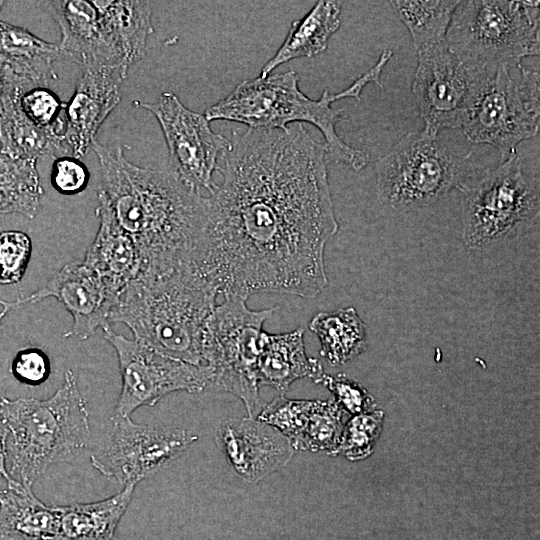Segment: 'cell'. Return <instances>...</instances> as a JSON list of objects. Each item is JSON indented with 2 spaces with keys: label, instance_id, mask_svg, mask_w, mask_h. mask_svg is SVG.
<instances>
[{
  "label": "cell",
  "instance_id": "cell-32",
  "mask_svg": "<svg viewBox=\"0 0 540 540\" xmlns=\"http://www.w3.org/2000/svg\"><path fill=\"white\" fill-rule=\"evenodd\" d=\"M316 383L326 387L339 407L352 416L377 409L375 398L368 390L343 373L334 376L323 373Z\"/></svg>",
  "mask_w": 540,
  "mask_h": 540
},
{
  "label": "cell",
  "instance_id": "cell-8",
  "mask_svg": "<svg viewBox=\"0 0 540 540\" xmlns=\"http://www.w3.org/2000/svg\"><path fill=\"white\" fill-rule=\"evenodd\" d=\"M461 193L463 240L470 249L516 239L539 220V190L516 150L498 166L483 168Z\"/></svg>",
  "mask_w": 540,
  "mask_h": 540
},
{
  "label": "cell",
  "instance_id": "cell-7",
  "mask_svg": "<svg viewBox=\"0 0 540 540\" xmlns=\"http://www.w3.org/2000/svg\"><path fill=\"white\" fill-rule=\"evenodd\" d=\"M463 61L494 70L539 55V1L468 0L456 7L446 35Z\"/></svg>",
  "mask_w": 540,
  "mask_h": 540
},
{
  "label": "cell",
  "instance_id": "cell-35",
  "mask_svg": "<svg viewBox=\"0 0 540 540\" xmlns=\"http://www.w3.org/2000/svg\"><path fill=\"white\" fill-rule=\"evenodd\" d=\"M10 372L17 381L37 386L48 379L51 363L44 351L27 347L16 353L11 362Z\"/></svg>",
  "mask_w": 540,
  "mask_h": 540
},
{
  "label": "cell",
  "instance_id": "cell-3",
  "mask_svg": "<svg viewBox=\"0 0 540 540\" xmlns=\"http://www.w3.org/2000/svg\"><path fill=\"white\" fill-rule=\"evenodd\" d=\"M217 290L192 264L141 275L121 293L109 321L123 323L135 340L168 357L205 366L203 340Z\"/></svg>",
  "mask_w": 540,
  "mask_h": 540
},
{
  "label": "cell",
  "instance_id": "cell-20",
  "mask_svg": "<svg viewBox=\"0 0 540 540\" xmlns=\"http://www.w3.org/2000/svg\"><path fill=\"white\" fill-rule=\"evenodd\" d=\"M304 329L270 334L262 331L257 363L259 386H270L284 395L290 385L302 378L315 383L324 373L321 362L308 357L304 345Z\"/></svg>",
  "mask_w": 540,
  "mask_h": 540
},
{
  "label": "cell",
  "instance_id": "cell-41",
  "mask_svg": "<svg viewBox=\"0 0 540 540\" xmlns=\"http://www.w3.org/2000/svg\"><path fill=\"white\" fill-rule=\"evenodd\" d=\"M0 477H2L1 474H0Z\"/></svg>",
  "mask_w": 540,
  "mask_h": 540
},
{
  "label": "cell",
  "instance_id": "cell-16",
  "mask_svg": "<svg viewBox=\"0 0 540 540\" xmlns=\"http://www.w3.org/2000/svg\"><path fill=\"white\" fill-rule=\"evenodd\" d=\"M215 442L233 472L251 484L284 467L295 451L280 431L252 417L223 421Z\"/></svg>",
  "mask_w": 540,
  "mask_h": 540
},
{
  "label": "cell",
  "instance_id": "cell-13",
  "mask_svg": "<svg viewBox=\"0 0 540 540\" xmlns=\"http://www.w3.org/2000/svg\"><path fill=\"white\" fill-rule=\"evenodd\" d=\"M150 111L162 129L172 172L187 186L213 190L212 176L230 139L215 133L204 115L188 109L172 92H164L154 103L135 101Z\"/></svg>",
  "mask_w": 540,
  "mask_h": 540
},
{
  "label": "cell",
  "instance_id": "cell-29",
  "mask_svg": "<svg viewBox=\"0 0 540 540\" xmlns=\"http://www.w3.org/2000/svg\"><path fill=\"white\" fill-rule=\"evenodd\" d=\"M408 29L416 51L446 42L453 13L460 1H390Z\"/></svg>",
  "mask_w": 540,
  "mask_h": 540
},
{
  "label": "cell",
  "instance_id": "cell-5",
  "mask_svg": "<svg viewBox=\"0 0 540 540\" xmlns=\"http://www.w3.org/2000/svg\"><path fill=\"white\" fill-rule=\"evenodd\" d=\"M334 101L336 94L327 89L318 100L308 98L299 89L298 74L289 70L242 81L228 96L210 106L204 116L209 122L228 120L253 129H285L289 124L307 122L323 134L329 159L359 171L368 164L369 155L338 135L336 125L347 115L331 106Z\"/></svg>",
  "mask_w": 540,
  "mask_h": 540
},
{
  "label": "cell",
  "instance_id": "cell-37",
  "mask_svg": "<svg viewBox=\"0 0 540 540\" xmlns=\"http://www.w3.org/2000/svg\"><path fill=\"white\" fill-rule=\"evenodd\" d=\"M29 89L25 82L0 63V113Z\"/></svg>",
  "mask_w": 540,
  "mask_h": 540
},
{
  "label": "cell",
  "instance_id": "cell-9",
  "mask_svg": "<svg viewBox=\"0 0 540 540\" xmlns=\"http://www.w3.org/2000/svg\"><path fill=\"white\" fill-rule=\"evenodd\" d=\"M276 308L252 310L245 298L224 297L204 333L203 355L205 366L212 370L211 385L238 397L252 418L260 410L257 363L263 324Z\"/></svg>",
  "mask_w": 540,
  "mask_h": 540
},
{
  "label": "cell",
  "instance_id": "cell-39",
  "mask_svg": "<svg viewBox=\"0 0 540 540\" xmlns=\"http://www.w3.org/2000/svg\"><path fill=\"white\" fill-rule=\"evenodd\" d=\"M9 312L6 308H3L0 312V321L5 317V315Z\"/></svg>",
  "mask_w": 540,
  "mask_h": 540
},
{
  "label": "cell",
  "instance_id": "cell-6",
  "mask_svg": "<svg viewBox=\"0 0 540 540\" xmlns=\"http://www.w3.org/2000/svg\"><path fill=\"white\" fill-rule=\"evenodd\" d=\"M482 169L471 153H455L438 135L410 132L376 161L377 194L394 210H418L462 191Z\"/></svg>",
  "mask_w": 540,
  "mask_h": 540
},
{
  "label": "cell",
  "instance_id": "cell-11",
  "mask_svg": "<svg viewBox=\"0 0 540 540\" xmlns=\"http://www.w3.org/2000/svg\"><path fill=\"white\" fill-rule=\"evenodd\" d=\"M417 58L412 92L424 121L422 131L437 136L462 128L493 70L463 61L447 41L418 50Z\"/></svg>",
  "mask_w": 540,
  "mask_h": 540
},
{
  "label": "cell",
  "instance_id": "cell-27",
  "mask_svg": "<svg viewBox=\"0 0 540 540\" xmlns=\"http://www.w3.org/2000/svg\"><path fill=\"white\" fill-rule=\"evenodd\" d=\"M309 329L319 338L320 355L331 365H343L367 349L366 326L354 307L318 312Z\"/></svg>",
  "mask_w": 540,
  "mask_h": 540
},
{
  "label": "cell",
  "instance_id": "cell-21",
  "mask_svg": "<svg viewBox=\"0 0 540 540\" xmlns=\"http://www.w3.org/2000/svg\"><path fill=\"white\" fill-rule=\"evenodd\" d=\"M95 3L109 50L121 65L130 68L144 57L148 38L153 33L150 2L100 0Z\"/></svg>",
  "mask_w": 540,
  "mask_h": 540
},
{
  "label": "cell",
  "instance_id": "cell-33",
  "mask_svg": "<svg viewBox=\"0 0 540 540\" xmlns=\"http://www.w3.org/2000/svg\"><path fill=\"white\" fill-rule=\"evenodd\" d=\"M20 107L27 118L39 127L65 128L64 119L60 118L65 103L45 86L33 87L24 92L20 98Z\"/></svg>",
  "mask_w": 540,
  "mask_h": 540
},
{
  "label": "cell",
  "instance_id": "cell-25",
  "mask_svg": "<svg viewBox=\"0 0 540 540\" xmlns=\"http://www.w3.org/2000/svg\"><path fill=\"white\" fill-rule=\"evenodd\" d=\"M136 485L92 503L56 506L58 530L53 540H111L126 512Z\"/></svg>",
  "mask_w": 540,
  "mask_h": 540
},
{
  "label": "cell",
  "instance_id": "cell-24",
  "mask_svg": "<svg viewBox=\"0 0 540 540\" xmlns=\"http://www.w3.org/2000/svg\"><path fill=\"white\" fill-rule=\"evenodd\" d=\"M341 2L321 0L302 18L293 21L289 32L274 56L261 69L266 77L283 63L311 58L327 49L330 37L341 24Z\"/></svg>",
  "mask_w": 540,
  "mask_h": 540
},
{
  "label": "cell",
  "instance_id": "cell-34",
  "mask_svg": "<svg viewBox=\"0 0 540 540\" xmlns=\"http://www.w3.org/2000/svg\"><path fill=\"white\" fill-rule=\"evenodd\" d=\"M90 174L81 159L73 156L55 158L50 181L53 188L62 195H75L84 191L89 183Z\"/></svg>",
  "mask_w": 540,
  "mask_h": 540
},
{
  "label": "cell",
  "instance_id": "cell-1",
  "mask_svg": "<svg viewBox=\"0 0 540 540\" xmlns=\"http://www.w3.org/2000/svg\"><path fill=\"white\" fill-rule=\"evenodd\" d=\"M230 141L192 265L224 297H316L328 285L325 246L338 231L324 143L301 123L248 128Z\"/></svg>",
  "mask_w": 540,
  "mask_h": 540
},
{
  "label": "cell",
  "instance_id": "cell-26",
  "mask_svg": "<svg viewBox=\"0 0 540 540\" xmlns=\"http://www.w3.org/2000/svg\"><path fill=\"white\" fill-rule=\"evenodd\" d=\"M64 127L42 128L23 113L20 99L0 113V152L15 158L35 159L69 152Z\"/></svg>",
  "mask_w": 540,
  "mask_h": 540
},
{
  "label": "cell",
  "instance_id": "cell-4",
  "mask_svg": "<svg viewBox=\"0 0 540 540\" xmlns=\"http://www.w3.org/2000/svg\"><path fill=\"white\" fill-rule=\"evenodd\" d=\"M0 416L9 431V474L25 485L32 486L51 465L73 460L90 439L89 409L72 370L47 399L1 398Z\"/></svg>",
  "mask_w": 540,
  "mask_h": 540
},
{
  "label": "cell",
  "instance_id": "cell-38",
  "mask_svg": "<svg viewBox=\"0 0 540 540\" xmlns=\"http://www.w3.org/2000/svg\"><path fill=\"white\" fill-rule=\"evenodd\" d=\"M8 435H9L8 428L0 416V474L6 480L7 483H10L14 479H12V477L9 474V471L6 468Z\"/></svg>",
  "mask_w": 540,
  "mask_h": 540
},
{
  "label": "cell",
  "instance_id": "cell-12",
  "mask_svg": "<svg viewBox=\"0 0 540 540\" xmlns=\"http://www.w3.org/2000/svg\"><path fill=\"white\" fill-rule=\"evenodd\" d=\"M103 332L116 351L122 378L114 417H130L137 408L154 406L172 392L200 393L211 384L209 367L163 355L135 339L116 334L110 327Z\"/></svg>",
  "mask_w": 540,
  "mask_h": 540
},
{
  "label": "cell",
  "instance_id": "cell-28",
  "mask_svg": "<svg viewBox=\"0 0 540 540\" xmlns=\"http://www.w3.org/2000/svg\"><path fill=\"white\" fill-rule=\"evenodd\" d=\"M43 195L37 160L0 152V214L15 213L34 219Z\"/></svg>",
  "mask_w": 540,
  "mask_h": 540
},
{
  "label": "cell",
  "instance_id": "cell-30",
  "mask_svg": "<svg viewBox=\"0 0 540 540\" xmlns=\"http://www.w3.org/2000/svg\"><path fill=\"white\" fill-rule=\"evenodd\" d=\"M384 412L375 409L352 416L344 424L339 442L329 455H342L350 461L369 457L383 428Z\"/></svg>",
  "mask_w": 540,
  "mask_h": 540
},
{
  "label": "cell",
  "instance_id": "cell-31",
  "mask_svg": "<svg viewBox=\"0 0 540 540\" xmlns=\"http://www.w3.org/2000/svg\"><path fill=\"white\" fill-rule=\"evenodd\" d=\"M32 240L20 230L0 232V284L19 283L27 270L31 254Z\"/></svg>",
  "mask_w": 540,
  "mask_h": 540
},
{
  "label": "cell",
  "instance_id": "cell-23",
  "mask_svg": "<svg viewBox=\"0 0 540 540\" xmlns=\"http://www.w3.org/2000/svg\"><path fill=\"white\" fill-rule=\"evenodd\" d=\"M59 56L58 45L0 20V63L30 88L56 79L54 64Z\"/></svg>",
  "mask_w": 540,
  "mask_h": 540
},
{
  "label": "cell",
  "instance_id": "cell-19",
  "mask_svg": "<svg viewBox=\"0 0 540 540\" xmlns=\"http://www.w3.org/2000/svg\"><path fill=\"white\" fill-rule=\"evenodd\" d=\"M95 213L99 228L83 261L100 276L118 301L126 286L141 275L142 257L132 237L119 226L105 205L98 203Z\"/></svg>",
  "mask_w": 540,
  "mask_h": 540
},
{
  "label": "cell",
  "instance_id": "cell-36",
  "mask_svg": "<svg viewBox=\"0 0 540 540\" xmlns=\"http://www.w3.org/2000/svg\"><path fill=\"white\" fill-rule=\"evenodd\" d=\"M392 56V50L385 49L381 53L377 63L372 68L357 78L345 90L336 93L337 100L344 98H355L359 100L361 91L369 82L376 83L382 89L383 86L380 81V75Z\"/></svg>",
  "mask_w": 540,
  "mask_h": 540
},
{
  "label": "cell",
  "instance_id": "cell-14",
  "mask_svg": "<svg viewBox=\"0 0 540 540\" xmlns=\"http://www.w3.org/2000/svg\"><path fill=\"white\" fill-rule=\"evenodd\" d=\"M111 420L108 438L90 461L101 474L123 486L153 475L198 439L186 430L137 424L130 417L112 416Z\"/></svg>",
  "mask_w": 540,
  "mask_h": 540
},
{
  "label": "cell",
  "instance_id": "cell-15",
  "mask_svg": "<svg viewBox=\"0 0 540 540\" xmlns=\"http://www.w3.org/2000/svg\"><path fill=\"white\" fill-rule=\"evenodd\" d=\"M49 297L57 299L73 319L65 337L76 336L81 340L91 337L98 328L110 327V314L118 302L84 261L65 264L36 291L9 302L14 309Z\"/></svg>",
  "mask_w": 540,
  "mask_h": 540
},
{
  "label": "cell",
  "instance_id": "cell-17",
  "mask_svg": "<svg viewBox=\"0 0 540 540\" xmlns=\"http://www.w3.org/2000/svg\"><path fill=\"white\" fill-rule=\"evenodd\" d=\"M127 73L125 68H82L64 107V139L70 156L81 159L96 141L99 128L120 101Z\"/></svg>",
  "mask_w": 540,
  "mask_h": 540
},
{
  "label": "cell",
  "instance_id": "cell-18",
  "mask_svg": "<svg viewBox=\"0 0 540 540\" xmlns=\"http://www.w3.org/2000/svg\"><path fill=\"white\" fill-rule=\"evenodd\" d=\"M47 3L60 30V55L82 68L129 70L115 60L106 45L99 10L94 0H60Z\"/></svg>",
  "mask_w": 540,
  "mask_h": 540
},
{
  "label": "cell",
  "instance_id": "cell-22",
  "mask_svg": "<svg viewBox=\"0 0 540 540\" xmlns=\"http://www.w3.org/2000/svg\"><path fill=\"white\" fill-rule=\"evenodd\" d=\"M58 521L56 506L39 500L32 486L13 480L0 489V540H53Z\"/></svg>",
  "mask_w": 540,
  "mask_h": 540
},
{
  "label": "cell",
  "instance_id": "cell-40",
  "mask_svg": "<svg viewBox=\"0 0 540 540\" xmlns=\"http://www.w3.org/2000/svg\"><path fill=\"white\" fill-rule=\"evenodd\" d=\"M4 4H5V2L0 1V10L2 9V7H3Z\"/></svg>",
  "mask_w": 540,
  "mask_h": 540
},
{
  "label": "cell",
  "instance_id": "cell-2",
  "mask_svg": "<svg viewBox=\"0 0 540 540\" xmlns=\"http://www.w3.org/2000/svg\"><path fill=\"white\" fill-rule=\"evenodd\" d=\"M91 148L101 169L98 203L136 243L143 263L141 275L191 264L204 213L205 197L200 191L172 171L131 163L121 146L107 147L96 140Z\"/></svg>",
  "mask_w": 540,
  "mask_h": 540
},
{
  "label": "cell",
  "instance_id": "cell-10",
  "mask_svg": "<svg viewBox=\"0 0 540 540\" xmlns=\"http://www.w3.org/2000/svg\"><path fill=\"white\" fill-rule=\"evenodd\" d=\"M517 66V65H516ZM501 65L489 75L462 130L476 144H487L507 154L539 131V71Z\"/></svg>",
  "mask_w": 540,
  "mask_h": 540
}]
</instances>
